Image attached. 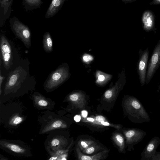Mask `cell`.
I'll use <instances>...</instances> for the list:
<instances>
[{"instance_id": "cell-1", "label": "cell", "mask_w": 160, "mask_h": 160, "mask_svg": "<svg viewBox=\"0 0 160 160\" xmlns=\"http://www.w3.org/2000/svg\"><path fill=\"white\" fill-rule=\"evenodd\" d=\"M123 107L126 115L132 122L142 123L149 122V115L143 105L137 98L128 96L125 99Z\"/></svg>"}, {"instance_id": "cell-2", "label": "cell", "mask_w": 160, "mask_h": 160, "mask_svg": "<svg viewBox=\"0 0 160 160\" xmlns=\"http://www.w3.org/2000/svg\"><path fill=\"white\" fill-rule=\"evenodd\" d=\"M30 76L28 70L22 66H17L9 73L5 86L4 94L9 95L18 92L27 84Z\"/></svg>"}, {"instance_id": "cell-3", "label": "cell", "mask_w": 160, "mask_h": 160, "mask_svg": "<svg viewBox=\"0 0 160 160\" xmlns=\"http://www.w3.org/2000/svg\"><path fill=\"white\" fill-rule=\"evenodd\" d=\"M10 28L16 38L20 39L25 46L30 48L31 45V34L29 27L15 16L10 18Z\"/></svg>"}, {"instance_id": "cell-4", "label": "cell", "mask_w": 160, "mask_h": 160, "mask_svg": "<svg viewBox=\"0 0 160 160\" xmlns=\"http://www.w3.org/2000/svg\"><path fill=\"white\" fill-rule=\"evenodd\" d=\"M68 76L67 71L62 65L52 71L45 80L43 86L47 92L52 91L59 87Z\"/></svg>"}, {"instance_id": "cell-5", "label": "cell", "mask_w": 160, "mask_h": 160, "mask_svg": "<svg viewBox=\"0 0 160 160\" xmlns=\"http://www.w3.org/2000/svg\"><path fill=\"white\" fill-rule=\"evenodd\" d=\"M0 148L7 152L18 156H32L30 148L20 141L1 140Z\"/></svg>"}, {"instance_id": "cell-6", "label": "cell", "mask_w": 160, "mask_h": 160, "mask_svg": "<svg viewBox=\"0 0 160 160\" xmlns=\"http://www.w3.org/2000/svg\"><path fill=\"white\" fill-rule=\"evenodd\" d=\"M1 56L4 68L7 70L10 69L14 64V49L12 44L3 34H0Z\"/></svg>"}, {"instance_id": "cell-7", "label": "cell", "mask_w": 160, "mask_h": 160, "mask_svg": "<svg viewBox=\"0 0 160 160\" xmlns=\"http://www.w3.org/2000/svg\"><path fill=\"white\" fill-rule=\"evenodd\" d=\"M160 65V40L155 45L147 67L145 84L149 83Z\"/></svg>"}, {"instance_id": "cell-8", "label": "cell", "mask_w": 160, "mask_h": 160, "mask_svg": "<svg viewBox=\"0 0 160 160\" xmlns=\"http://www.w3.org/2000/svg\"><path fill=\"white\" fill-rule=\"evenodd\" d=\"M122 131L129 151L134 150L133 146L142 141L147 134L143 130L137 128L125 129Z\"/></svg>"}, {"instance_id": "cell-9", "label": "cell", "mask_w": 160, "mask_h": 160, "mask_svg": "<svg viewBox=\"0 0 160 160\" xmlns=\"http://www.w3.org/2000/svg\"><path fill=\"white\" fill-rule=\"evenodd\" d=\"M139 57L137 65V72L141 86L145 84L148 62L149 54L148 48L142 50L141 49L139 51Z\"/></svg>"}, {"instance_id": "cell-10", "label": "cell", "mask_w": 160, "mask_h": 160, "mask_svg": "<svg viewBox=\"0 0 160 160\" xmlns=\"http://www.w3.org/2000/svg\"><path fill=\"white\" fill-rule=\"evenodd\" d=\"M160 144V138L155 136L147 144L141 154L140 160H150Z\"/></svg>"}, {"instance_id": "cell-11", "label": "cell", "mask_w": 160, "mask_h": 160, "mask_svg": "<svg viewBox=\"0 0 160 160\" xmlns=\"http://www.w3.org/2000/svg\"><path fill=\"white\" fill-rule=\"evenodd\" d=\"M50 135L48 138V147H50L54 151H59L67 145V140L63 136L54 134Z\"/></svg>"}, {"instance_id": "cell-12", "label": "cell", "mask_w": 160, "mask_h": 160, "mask_svg": "<svg viewBox=\"0 0 160 160\" xmlns=\"http://www.w3.org/2000/svg\"><path fill=\"white\" fill-rule=\"evenodd\" d=\"M67 127V125L63 120L59 118H56L50 121H46L40 132L44 133L53 130L64 128Z\"/></svg>"}, {"instance_id": "cell-13", "label": "cell", "mask_w": 160, "mask_h": 160, "mask_svg": "<svg viewBox=\"0 0 160 160\" xmlns=\"http://www.w3.org/2000/svg\"><path fill=\"white\" fill-rule=\"evenodd\" d=\"M34 105L36 107L40 109H51L53 107L52 101L45 97L38 92H34L32 95Z\"/></svg>"}, {"instance_id": "cell-14", "label": "cell", "mask_w": 160, "mask_h": 160, "mask_svg": "<svg viewBox=\"0 0 160 160\" xmlns=\"http://www.w3.org/2000/svg\"><path fill=\"white\" fill-rule=\"evenodd\" d=\"M142 22L143 30L147 32L154 29L155 18L153 12L150 10L145 11L142 15Z\"/></svg>"}, {"instance_id": "cell-15", "label": "cell", "mask_w": 160, "mask_h": 160, "mask_svg": "<svg viewBox=\"0 0 160 160\" xmlns=\"http://www.w3.org/2000/svg\"><path fill=\"white\" fill-rule=\"evenodd\" d=\"M13 0H0V27L4 24L7 19L10 15L11 8Z\"/></svg>"}, {"instance_id": "cell-16", "label": "cell", "mask_w": 160, "mask_h": 160, "mask_svg": "<svg viewBox=\"0 0 160 160\" xmlns=\"http://www.w3.org/2000/svg\"><path fill=\"white\" fill-rule=\"evenodd\" d=\"M66 0H52L45 15L48 19L56 15L62 7Z\"/></svg>"}, {"instance_id": "cell-17", "label": "cell", "mask_w": 160, "mask_h": 160, "mask_svg": "<svg viewBox=\"0 0 160 160\" xmlns=\"http://www.w3.org/2000/svg\"><path fill=\"white\" fill-rule=\"evenodd\" d=\"M76 151L78 159L81 160H99L106 158L108 151L105 150L92 156L83 154L80 151L78 146H77Z\"/></svg>"}, {"instance_id": "cell-18", "label": "cell", "mask_w": 160, "mask_h": 160, "mask_svg": "<svg viewBox=\"0 0 160 160\" xmlns=\"http://www.w3.org/2000/svg\"><path fill=\"white\" fill-rule=\"evenodd\" d=\"M67 99L72 104L80 108H83L86 103L84 98L77 93L70 94Z\"/></svg>"}, {"instance_id": "cell-19", "label": "cell", "mask_w": 160, "mask_h": 160, "mask_svg": "<svg viewBox=\"0 0 160 160\" xmlns=\"http://www.w3.org/2000/svg\"><path fill=\"white\" fill-rule=\"evenodd\" d=\"M94 121L92 122H90L94 125H99L105 126H110L119 129L121 126L118 125H115L110 123L108 121L106 118L102 116L98 115L96 116L94 118Z\"/></svg>"}, {"instance_id": "cell-20", "label": "cell", "mask_w": 160, "mask_h": 160, "mask_svg": "<svg viewBox=\"0 0 160 160\" xmlns=\"http://www.w3.org/2000/svg\"><path fill=\"white\" fill-rule=\"evenodd\" d=\"M43 47L44 51L47 53L53 50V42L51 34L49 32H46L43 38Z\"/></svg>"}, {"instance_id": "cell-21", "label": "cell", "mask_w": 160, "mask_h": 160, "mask_svg": "<svg viewBox=\"0 0 160 160\" xmlns=\"http://www.w3.org/2000/svg\"><path fill=\"white\" fill-rule=\"evenodd\" d=\"M42 0H22V3L27 11L40 8L43 2Z\"/></svg>"}, {"instance_id": "cell-22", "label": "cell", "mask_w": 160, "mask_h": 160, "mask_svg": "<svg viewBox=\"0 0 160 160\" xmlns=\"http://www.w3.org/2000/svg\"><path fill=\"white\" fill-rule=\"evenodd\" d=\"M125 137L121 134L117 133L113 136L112 139L116 144L118 146L121 152L124 151L125 148Z\"/></svg>"}, {"instance_id": "cell-23", "label": "cell", "mask_w": 160, "mask_h": 160, "mask_svg": "<svg viewBox=\"0 0 160 160\" xmlns=\"http://www.w3.org/2000/svg\"><path fill=\"white\" fill-rule=\"evenodd\" d=\"M24 118L19 113H17L11 116L8 121V125L12 126L19 125L22 123Z\"/></svg>"}, {"instance_id": "cell-24", "label": "cell", "mask_w": 160, "mask_h": 160, "mask_svg": "<svg viewBox=\"0 0 160 160\" xmlns=\"http://www.w3.org/2000/svg\"><path fill=\"white\" fill-rule=\"evenodd\" d=\"M97 143L90 139H81L78 142V145L80 149L82 151L89 147Z\"/></svg>"}, {"instance_id": "cell-25", "label": "cell", "mask_w": 160, "mask_h": 160, "mask_svg": "<svg viewBox=\"0 0 160 160\" xmlns=\"http://www.w3.org/2000/svg\"><path fill=\"white\" fill-rule=\"evenodd\" d=\"M102 148L97 144L92 145L82 151L85 153L90 154Z\"/></svg>"}, {"instance_id": "cell-26", "label": "cell", "mask_w": 160, "mask_h": 160, "mask_svg": "<svg viewBox=\"0 0 160 160\" xmlns=\"http://www.w3.org/2000/svg\"><path fill=\"white\" fill-rule=\"evenodd\" d=\"M150 160H160V151H156L151 158Z\"/></svg>"}, {"instance_id": "cell-27", "label": "cell", "mask_w": 160, "mask_h": 160, "mask_svg": "<svg viewBox=\"0 0 160 160\" xmlns=\"http://www.w3.org/2000/svg\"><path fill=\"white\" fill-rule=\"evenodd\" d=\"M93 59V57L89 55H86L84 56L83 58V60L84 62H88L92 61Z\"/></svg>"}, {"instance_id": "cell-28", "label": "cell", "mask_w": 160, "mask_h": 160, "mask_svg": "<svg viewBox=\"0 0 160 160\" xmlns=\"http://www.w3.org/2000/svg\"><path fill=\"white\" fill-rule=\"evenodd\" d=\"M5 77L3 76L2 75L1 73V70H0V95L2 93V83L3 81V80L5 78Z\"/></svg>"}, {"instance_id": "cell-29", "label": "cell", "mask_w": 160, "mask_h": 160, "mask_svg": "<svg viewBox=\"0 0 160 160\" xmlns=\"http://www.w3.org/2000/svg\"><path fill=\"white\" fill-rule=\"evenodd\" d=\"M74 120L76 122H79L81 120V116L79 115H76L74 117Z\"/></svg>"}, {"instance_id": "cell-30", "label": "cell", "mask_w": 160, "mask_h": 160, "mask_svg": "<svg viewBox=\"0 0 160 160\" xmlns=\"http://www.w3.org/2000/svg\"><path fill=\"white\" fill-rule=\"evenodd\" d=\"M149 4L150 5H160V0H152Z\"/></svg>"}, {"instance_id": "cell-31", "label": "cell", "mask_w": 160, "mask_h": 160, "mask_svg": "<svg viewBox=\"0 0 160 160\" xmlns=\"http://www.w3.org/2000/svg\"><path fill=\"white\" fill-rule=\"evenodd\" d=\"M88 114V112L86 110H82L81 112L82 116L83 118H86L87 117Z\"/></svg>"}, {"instance_id": "cell-32", "label": "cell", "mask_w": 160, "mask_h": 160, "mask_svg": "<svg viewBox=\"0 0 160 160\" xmlns=\"http://www.w3.org/2000/svg\"><path fill=\"white\" fill-rule=\"evenodd\" d=\"M125 3H131L134 2L137 0H121Z\"/></svg>"}, {"instance_id": "cell-33", "label": "cell", "mask_w": 160, "mask_h": 160, "mask_svg": "<svg viewBox=\"0 0 160 160\" xmlns=\"http://www.w3.org/2000/svg\"><path fill=\"white\" fill-rule=\"evenodd\" d=\"M87 122H92L94 121V119L92 118H87Z\"/></svg>"}, {"instance_id": "cell-34", "label": "cell", "mask_w": 160, "mask_h": 160, "mask_svg": "<svg viewBox=\"0 0 160 160\" xmlns=\"http://www.w3.org/2000/svg\"><path fill=\"white\" fill-rule=\"evenodd\" d=\"M98 78L99 81H103L105 79V77L103 75H100L99 76Z\"/></svg>"}, {"instance_id": "cell-35", "label": "cell", "mask_w": 160, "mask_h": 160, "mask_svg": "<svg viewBox=\"0 0 160 160\" xmlns=\"http://www.w3.org/2000/svg\"><path fill=\"white\" fill-rule=\"evenodd\" d=\"M159 101H160V99H159Z\"/></svg>"}]
</instances>
